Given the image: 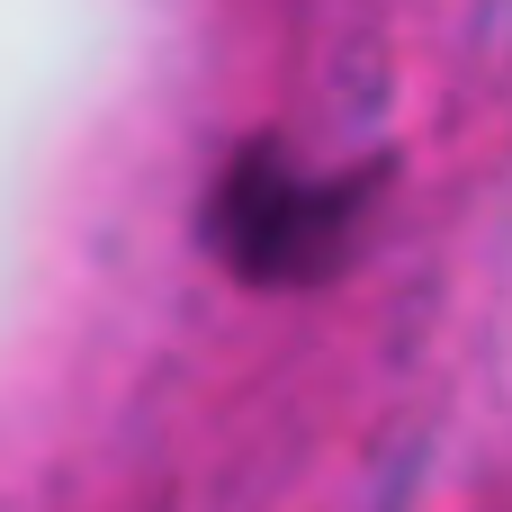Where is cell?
I'll list each match as a JSON object with an SVG mask.
<instances>
[{
    "mask_svg": "<svg viewBox=\"0 0 512 512\" xmlns=\"http://www.w3.org/2000/svg\"><path fill=\"white\" fill-rule=\"evenodd\" d=\"M351 225H360V180H315V171H288L279 153H243L207 198V243L261 288L324 279Z\"/></svg>",
    "mask_w": 512,
    "mask_h": 512,
    "instance_id": "obj_1",
    "label": "cell"
}]
</instances>
